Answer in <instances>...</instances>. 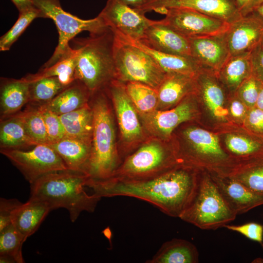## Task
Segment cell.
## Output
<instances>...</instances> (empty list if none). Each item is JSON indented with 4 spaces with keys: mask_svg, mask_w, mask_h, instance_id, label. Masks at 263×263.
<instances>
[{
    "mask_svg": "<svg viewBox=\"0 0 263 263\" xmlns=\"http://www.w3.org/2000/svg\"><path fill=\"white\" fill-rule=\"evenodd\" d=\"M199 178L195 169L178 165L147 180L123 182L110 180L93 184L89 188L101 198H136L153 204L169 216L180 218L195 196Z\"/></svg>",
    "mask_w": 263,
    "mask_h": 263,
    "instance_id": "obj_1",
    "label": "cell"
},
{
    "mask_svg": "<svg viewBox=\"0 0 263 263\" xmlns=\"http://www.w3.org/2000/svg\"><path fill=\"white\" fill-rule=\"evenodd\" d=\"M88 180L82 171L66 169L49 173L30 184V198L47 203L52 210L66 209L74 222L82 212H93L101 198L86 192Z\"/></svg>",
    "mask_w": 263,
    "mask_h": 263,
    "instance_id": "obj_2",
    "label": "cell"
},
{
    "mask_svg": "<svg viewBox=\"0 0 263 263\" xmlns=\"http://www.w3.org/2000/svg\"><path fill=\"white\" fill-rule=\"evenodd\" d=\"M104 89L92 93L95 97L92 105L94 128L91 153L84 171L88 176L87 187L112 179L121 165L113 120Z\"/></svg>",
    "mask_w": 263,
    "mask_h": 263,
    "instance_id": "obj_3",
    "label": "cell"
},
{
    "mask_svg": "<svg viewBox=\"0 0 263 263\" xmlns=\"http://www.w3.org/2000/svg\"><path fill=\"white\" fill-rule=\"evenodd\" d=\"M114 34L108 27L90 34L88 38L75 39L79 50L75 78L92 94L105 89L115 79L113 47Z\"/></svg>",
    "mask_w": 263,
    "mask_h": 263,
    "instance_id": "obj_4",
    "label": "cell"
},
{
    "mask_svg": "<svg viewBox=\"0 0 263 263\" xmlns=\"http://www.w3.org/2000/svg\"><path fill=\"white\" fill-rule=\"evenodd\" d=\"M230 208L209 174L200 175L195 196L180 218L202 229L215 230L233 221Z\"/></svg>",
    "mask_w": 263,
    "mask_h": 263,
    "instance_id": "obj_5",
    "label": "cell"
},
{
    "mask_svg": "<svg viewBox=\"0 0 263 263\" xmlns=\"http://www.w3.org/2000/svg\"><path fill=\"white\" fill-rule=\"evenodd\" d=\"M178 157L158 140L143 145L127 156L114 176L108 180L138 182L158 176L178 166Z\"/></svg>",
    "mask_w": 263,
    "mask_h": 263,
    "instance_id": "obj_6",
    "label": "cell"
},
{
    "mask_svg": "<svg viewBox=\"0 0 263 263\" xmlns=\"http://www.w3.org/2000/svg\"><path fill=\"white\" fill-rule=\"evenodd\" d=\"M113 52L115 79L158 89L167 73L148 54L115 34Z\"/></svg>",
    "mask_w": 263,
    "mask_h": 263,
    "instance_id": "obj_7",
    "label": "cell"
},
{
    "mask_svg": "<svg viewBox=\"0 0 263 263\" xmlns=\"http://www.w3.org/2000/svg\"><path fill=\"white\" fill-rule=\"evenodd\" d=\"M43 18H49L55 22L58 32V42L56 49L49 60L42 68L49 67L56 63L65 54L72 50L70 41L83 31L90 34L102 31L109 27L98 16L90 19H81L64 11L59 0H32Z\"/></svg>",
    "mask_w": 263,
    "mask_h": 263,
    "instance_id": "obj_8",
    "label": "cell"
},
{
    "mask_svg": "<svg viewBox=\"0 0 263 263\" xmlns=\"http://www.w3.org/2000/svg\"><path fill=\"white\" fill-rule=\"evenodd\" d=\"M0 151L30 184L49 173L68 169L59 155L47 144H38L30 150L0 149Z\"/></svg>",
    "mask_w": 263,
    "mask_h": 263,
    "instance_id": "obj_9",
    "label": "cell"
},
{
    "mask_svg": "<svg viewBox=\"0 0 263 263\" xmlns=\"http://www.w3.org/2000/svg\"><path fill=\"white\" fill-rule=\"evenodd\" d=\"M155 12L165 15L159 20L188 38L219 35L225 33L230 24L194 10L161 8Z\"/></svg>",
    "mask_w": 263,
    "mask_h": 263,
    "instance_id": "obj_10",
    "label": "cell"
},
{
    "mask_svg": "<svg viewBox=\"0 0 263 263\" xmlns=\"http://www.w3.org/2000/svg\"><path fill=\"white\" fill-rule=\"evenodd\" d=\"M184 136L191 150L180 158L181 163L213 169L231 164L230 156L222 148L215 134L201 128H190L184 132Z\"/></svg>",
    "mask_w": 263,
    "mask_h": 263,
    "instance_id": "obj_11",
    "label": "cell"
},
{
    "mask_svg": "<svg viewBox=\"0 0 263 263\" xmlns=\"http://www.w3.org/2000/svg\"><path fill=\"white\" fill-rule=\"evenodd\" d=\"M98 16L115 34L134 40L142 38L153 21L119 0H108Z\"/></svg>",
    "mask_w": 263,
    "mask_h": 263,
    "instance_id": "obj_12",
    "label": "cell"
},
{
    "mask_svg": "<svg viewBox=\"0 0 263 263\" xmlns=\"http://www.w3.org/2000/svg\"><path fill=\"white\" fill-rule=\"evenodd\" d=\"M161 8L191 9L229 24L242 17L235 0H147L136 9L145 14Z\"/></svg>",
    "mask_w": 263,
    "mask_h": 263,
    "instance_id": "obj_13",
    "label": "cell"
},
{
    "mask_svg": "<svg viewBox=\"0 0 263 263\" xmlns=\"http://www.w3.org/2000/svg\"><path fill=\"white\" fill-rule=\"evenodd\" d=\"M195 95V93L188 94L171 109L139 113L144 126L155 137L168 138L179 124L194 117L196 111L193 103Z\"/></svg>",
    "mask_w": 263,
    "mask_h": 263,
    "instance_id": "obj_14",
    "label": "cell"
},
{
    "mask_svg": "<svg viewBox=\"0 0 263 263\" xmlns=\"http://www.w3.org/2000/svg\"><path fill=\"white\" fill-rule=\"evenodd\" d=\"M111 96L122 137L126 143L139 141L143 137L138 113L128 95L125 84L116 79L106 88Z\"/></svg>",
    "mask_w": 263,
    "mask_h": 263,
    "instance_id": "obj_15",
    "label": "cell"
},
{
    "mask_svg": "<svg viewBox=\"0 0 263 263\" xmlns=\"http://www.w3.org/2000/svg\"><path fill=\"white\" fill-rule=\"evenodd\" d=\"M225 34L231 56L251 53L263 38V18L255 12L242 16Z\"/></svg>",
    "mask_w": 263,
    "mask_h": 263,
    "instance_id": "obj_16",
    "label": "cell"
},
{
    "mask_svg": "<svg viewBox=\"0 0 263 263\" xmlns=\"http://www.w3.org/2000/svg\"><path fill=\"white\" fill-rule=\"evenodd\" d=\"M225 33L188 38L191 57L201 69L217 73L230 57Z\"/></svg>",
    "mask_w": 263,
    "mask_h": 263,
    "instance_id": "obj_17",
    "label": "cell"
},
{
    "mask_svg": "<svg viewBox=\"0 0 263 263\" xmlns=\"http://www.w3.org/2000/svg\"><path fill=\"white\" fill-rule=\"evenodd\" d=\"M139 41L161 52L191 58L188 38L160 20H153Z\"/></svg>",
    "mask_w": 263,
    "mask_h": 263,
    "instance_id": "obj_18",
    "label": "cell"
},
{
    "mask_svg": "<svg viewBox=\"0 0 263 263\" xmlns=\"http://www.w3.org/2000/svg\"><path fill=\"white\" fill-rule=\"evenodd\" d=\"M210 175L229 206L237 215L263 205V194L252 190L229 176L216 173Z\"/></svg>",
    "mask_w": 263,
    "mask_h": 263,
    "instance_id": "obj_19",
    "label": "cell"
},
{
    "mask_svg": "<svg viewBox=\"0 0 263 263\" xmlns=\"http://www.w3.org/2000/svg\"><path fill=\"white\" fill-rule=\"evenodd\" d=\"M196 94H199L212 116L225 120L228 114L224 106L225 88L216 73L202 69L195 76Z\"/></svg>",
    "mask_w": 263,
    "mask_h": 263,
    "instance_id": "obj_20",
    "label": "cell"
},
{
    "mask_svg": "<svg viewBox=\"0 0 263 263\" xmlns=\"http://www.w3.org/2000/svg\"><path fill=\"white\" fill-rule=\"evenodd\" d=\"M196 75L181 73H167L157 89V110H166L179 103L188 94L196 93Z\"/></svg>",
    "mask_w": 263,
    "mask_h": 263,
    "instance_id": "obj_21",
    "label": "cell"
},
{
    "mask_svg": "<svg viewBox=\"0 0 263 263\" xmlns=\"http://www.w3.org/2000/svg\"><path fill=\"white\" fill-rule=\"evenodd\" d=\"M49 205L40 200L29 198L12 212L11 222L26 239L38 229L50 211Z\"/></svg>",
    "mask_w": 263,
    "mask_h": 263,
    "instance_id": "obj_22",
    "label": "cell"
},
{
    "mask_svg": "<svg viewBox=\"0 0 263 263\" xmlns=\"http://www.w3.org/2000/svg\"><path fill=\"white\" fill-rule=\"evenodd\" d=\"M91 94V92L83 83L75 80L51 101L38 105L59 115L88 104Z\"/></svg>",
    "mask_w": 263,
    "mask_h": 263,
    "instance_id": "obj_23",
    "label": "cell"
},
{
    "mask_svg": "<svg viewBox=\"0 0 263 263\" xmlns=\"http://www.w3.org/2000/svg\"><path fill=\"white\" fill-rule=\"evenodd\" d=\"M29 99V83L23 78H0L1 119L17 113Z\"/></svg>",
    "mask_w": 263,
    "mask_h": 263,
    "instance_id": "obj_24",
    "label": "cell"
},
{
    "mask_svg": "<svg viewBox=\"0 0 263 263\" xmlns=\"http://www.w3.org/2000/svg\"><path fill=\"white\" fill-rule=\"evenodd\" d=\"M66 137L91 145L94 128V112L89 104L59 115Z\"/></svg>",
    "mask_w": 263,
    "mask_h": 263,
    "instance_id": "obj_25",
    "label": "cell"
},
{
    "mask_svg": "<svg viewBox=\"0 0 263 263\" xmlns=\"http://www.w3.org/2000/svg\"><path fill=\"white\" fill-rule=\"evenodd\" d=\"M199 252L191 242L173 238L165 242L157 253L147 263H196Z\"/></svg>",
    "mask_w": 263,
    "mask_h": 263,
    "instance_id": "obj_26",
    "label": "cell"
},
{
    "mask_svg": "<svg viewBox=\"0 0 263 263\" xmlns=\"http://www.w3.org/2000/svg\"><path fill=\"white\" fill-rule=\"evenodd\" d=\"M116 35L148 54L166 73H176L196 75L202 70L190 57L161 52L148 47L139 40Z\"/></svg>",
    "mask_w": 263,
    "mask_h": 263,
    "instance_id": "obj_27",
    "label": "cell"
},
{
    "mask_svg": "<svg viewBox=\"0 0 263 263\" xmlns=\"http://www.w3.org/2000/svg\"><path fill=\"white\" fill-rule=\"evenodd\" d=\"M48 145L59 155L68 169L84 172L91 153V145L65 137Z\"/></svg>",
    "mask_w": 263,
    "mask_h": 263,
    "instance_id": "obj_28",
    "label": "cell"
},
{
    "mask_svg": "<svg viewBox=\"0 0 263 263\" xmlns=\"http://www.w3.org/2000/svg\"><path fill=\"white\" fill-rule=\"evenodd\" d=\"M250 53L231 56L217 73L225 88L232 93L252 74Z\"/></svg>",
    "mask_w": 263,
    "mask_h": 263,
    "instance_id": "obj_29",
    "label": "cell"
},
{
    "mask_svg": "<svg viewBox=\"0 0 263 263\" xmlns=\"http://www.w3.org/2000/svg\"><path fill=\"white\" fill-rule=\"evenodd\" d=\"M244 158L242 165L224 175L239 181L256 192L263 194V151Z\"/></svg>",
    "mask_w": 263,
    "mask_h": 263,
    "instance_id": "obj_30",
    "label": "cell"
},
{
    "mask_svg": "<svg viewBox=\"0 0 263 263\" xmlns=\"http://www.w3.org/2000/svg\"><path fill=\"white\" fill-rule=\"evenodd\" d=\"M36 145V143L27 134L17 113L1 119L0 149L25 150Z\"/></svg>",
    "mask_w": 263,
    "mask_h": 263,
    "instance_id": "obj_31",
    "label": "cell"
},
{
    "mask_svg": "<svg viewBox=\"0 0 263 263\" xmlns=\"http://www.w3.org/2000/svg\"><path fill=\"white\" fill-rule=\"evenodd\" d=\"M78 54V48H72L54 64L42 68L37 73L28 74L22 78L29 83L43 78L57 76L61 84L67 87L75 80V72Z\"/></svg>",
    "mask_w": 263,
    "mask_h": 263,
    "instance_id": "obj_32",
    "label": "cell"
},
{
    "mask_svg": "<svg viewBox=\"0 0 263 263\" xmlns=\"http://www.w3.org/2000/svg\"><path fill=\"white\" fill-rule=\"evenodd\" d=\"M25 237L10 224L0 231V262L23 263L22 246Z\"/></svg>",
    "mask_w": 263,
    "mask_h": 263,
    "instance_id": "obj_33",
    "label": "cell"
},
{
    "mask_svg": "<svg viewBox=\"0 0 263 263\" xmlns=\"http://www.w3.org/2000/svg\"><path fill=\"white\" fill-rule=\"evenodd\" d=\"M125 84L127 93L138 113H147L156 110L158 96L157 90L138 82Z\"/></svg>",
    "mask_w": 263,
    "mask_h": 263,
    "instance_id": "obj_34",
    "label": "cell"
},
{
    "mask_svg": "<svg viewBox=\"0 0 263 263\" xmlns=\"http://www.w3.org/2000/svg\"><path fill=\"white\" fill-rule=\"evenodd\" d=\"M35 105L17 113L27 134L36 144L48 145L49 140L42 114L38 106Z\"/></svg>",
    "mask_w": 263,
    "mask_h": 263,
    "instance_id": "obj_35",
    "label": "cell"
},
{
    "mask_svg": "<svg viewBox=\"0 0 263 263\" xmlns=\"http://www.w3.org/2000/svg\"><path fill=\"white\" fill-rule=\"evenodd\" d=\"M66 87L60 82L57 76L41 78L29 82V102L40 105L49 102Z\"/></svg>",
    "mask_w": 263,
    "mask_h": 263,
    "instance_id": "obj_36",
    "label": "cell"
},
{
    "mask_svg": "<svg viewBox=\"0 0 263 263\" xmlns=\"http://www.w3.org/2000/svg\"><path fill=\"white\" fill-rule=\"evenodd\" d=\"M43 18L40 10L35 6L19 13V17L13 26L0 38V50H10L13 44L36 18Z\"/></svg>",
    "mask_w": 263,
    "mask_h": 263,
    "instance_id": "obj_37",
    "label": "cell"
},
{
    "mask_svg": "<svg viewBox=\"0 0 263 263\" xmlns=\"http://www.w3.org/2000/svg\"><path fill=\"white\" fill-rule=\"evenodd\" d=\"M225 140L228 150L239 157H246L263 151V139L229 134Z\"/></svg>",
    "mask_w": 263,
    "mask_h": 263,
    "instance_id": "obj_38",
    "label": "cell"
},
{
    "mask_svg": "<svg viewBox=\"0 0 263 263\" xmlns=\"http://www.w3.org/2000/svg\"><path fill=\"white\" fill-rule=\"evenodd\" d=\"M261 83L252 74L241 83L234 93L248 109L256 106Z\"/></svg>",
    "mask_w": 263,
    "mask_h": 263,
    "instance_id": "obj_39",
    "label": "cell"
},
{
    "mask_svg": "<svg viewBox=\"0 0 263 263\" xmlns=\"http://www.w3.org/2000/svg\"><path fill=\"white\" fill-rule=\"evenodd\" d=\"M38 106L42 113L45 124L49 140L48 145L56 143L65 137L64 128L59 115Z\"/></svg>",
    "mask_w": 263,
    "mask_h": 263,
    "instance_id": "obj_40",
    "label": "cell"
},
{
    "mask_svg": "<svg viewBox=\"0 0 263 263\" xmlns=\"http://www.w3.org/2000/svg\"><path fill=\"white\" fill-rule=\"evenodd\" d=\"M224 227L237 232L248 239L260 243L263 248V225L250 222L241 225H226Z\"/></svg>",
    "mask_w": 263,
    "mask_h": 263,
    "instance_id": "obj_41",
    "label": "cell"
},
{
    "mask_svg": "<svg viewBox=\"0 0 263 263\" xmlns=\"http://www.w3.org/2000/svg\"><path fill=\"white\" fill-rule=\"evenodd\" d=\"M244 122L249 130L263 139V110L256 106L249 109Z\"/></svg>",
    "mask_w": 263,
    "mask_h": 263,
    "instance_id": "obj_42",
    "label": "cell"
},
{
    "mask_svg": "<svg viewBox=\"0 0 263 263\" xmlns=\"http://www.w3.org/2000/svg\"><path fill=\"white\" fill-rule=\"evenodd\" d=\"M22 203L16 199H0V231L12 224L13 211Z\"/></svg>",
    "mask_w": 263,
    "mask_h": 263,
    "instance_id": "obj_43",
    "label": "cell"
},
{
    "mask_svg": "<svg viewBox=\"0 0 263 263\" xmlns=\"http://www.w3.org/2000/svg\"><path fill=\"white\" fill-rule=\"evenodd\" d=\"M252 74L263 83V53L260 43L250 53Z\"/></svg>",
    "mask_w": 263,
    "mask_h": 263,
    "instance_id": "obj_44",
    "label": "cell"
},
{
    "mask_svg": "<svg viewBox=\"0 0 263 263\" xmlns=\"http://www.w3.org/2000/svg\"><path fill=\"white\" fill-rule=\"evenodd\" d=\"M231 102L229 107V112L231 115L236 119L244 120L248 108L236 96Z\"/></svg>",
    "mask_w": 263,
    "mask_h": 263,
    "instance_id": "obj_45",
    "label": "cell"
},
{
    "mask_svg": "<svg viewBox=\"0 0 263 263\" xmlns=\"http://www.w3.org/2000/svg\"><path fill=\"white\" fill-rule=\"evenodd\" d=\"M235 1L242 16L255 12L263 3V0H235Z\"/></svg>",
    "mask_w": 263,
    "mask_h": 263,
    "instance_id": "obj_46",
    "label": "cell"
},
{
    "mask_svg": "<svg viewBox=\"0 0 263 263\" xmlns=\"http://www.w3.org/2000/svg\"><path fill=\"white\" fill-rule=\"evenodd\" d=\"M15 5L19 12H23L35 5L32 0H11Z\"/></svg>",
    "mask_w": 263,
    "mask_h": 263,
    "instance_id": "obj_47",
    "label": "cell"
},
{
    "mask_svg": "<svg viewBox=\"0 0 263 263\" xmlns=\"http://www.w3.org/2000/svg\"><path fill=\"white\" fill-rule=\"evenodd\" d=\"M126 5L133 8H137L144 4L147 0H119Z\"/></svg>",
    "mask_w": 263,
    "mask_h": 263,
    "instance_id": "obj_48",
    "label": "cell"
},
{
    "mask_svg": "<svg viewBox=\"0 0 263 263\" xmlns=\"http://www.w3.org/2000/svg\"><path fill=\"white\" fill-rule=\"evenodd\" d=\"M256 107L263 110V83H261L259 96L256 104Z\"/></svg>",
    "mask_w": 263,
    "mask_h": 263,
    "instance_id": "obj_49",
    "label": "cell"
},
{
    "mask_svg": "<svg viewBox=\"0 0 263 263\" xmlns=\"http://www.w3.org/2000/svg\"><path fill=\"white\" fill-rule=\"evenodd\" d=\"M263 18V3L255 11Z\"/></svg>",
    "mask_w": 263,
    "mask_h": 263,
    "instance_id": "obj_50",
    "label": "cell"
},
{
    "mask_svg": "<svg viewBox=\"0 0 263 263\" xmlns=\"http://www.w3.org/2000/svg\"><path fill=\"white\" fill-rule=\"evenodd\" d=\"M260 46H261V50L262 51V52L263 53V38L261 41V43H260Z\"/></svg>",
    "mask_w": 263,
    "mask_h": 263,
    "instance_id": "obj_51",
    "label": "cell"
},
{
    "mask_svg": "<svg viewBox=\"0 0 263 263\" xmlns=\"http://www.w3.org/2000/svg\"></svg>",
    "mask_w": 263,
    "mask_h": 263,
    "instance_id": "obj_52",
    "label": "cell"
}]
</instances>
